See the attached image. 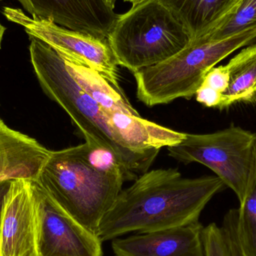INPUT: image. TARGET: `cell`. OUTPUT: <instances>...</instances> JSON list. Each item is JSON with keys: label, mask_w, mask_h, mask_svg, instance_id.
Instances as JSON below:
<instances>
[{"label": "cell", "mask_w": 256, "mask_h": 256, "mask_svg": "<svg viewBox=\"0 0 256 256\" xmlns=\"http://www.w3.org/2000/svg\"><path fill=\"white\" fill-rule=\"evenodd\" d=\"M225 186L218 176L188 178L176 168L146 172L120 192L102 219L98 236L108 242L134 232H152L195 224Z\"/></svg>", "instance_id": "cell-1"}, {"label": "cell", "mask_w": 256, "mask_h": 256, "mask_svg": "<svg viewBox=\"0 0 256 256\" xmlns=\"http://www.w3.org/2000/svg\"><path fill=\"white\" fill-rule=\"evenodd\" d=\"M129 180L116 155L86 142L50 156L36 180L64 212L94 234Z\"/></svg>", "instance_id": "cell-2"}, {"label": "cell", "mask_w": 256, "mask_h": 256, "mask_svg": "<svg viewBox=\"0 0 256 256\" xmlns=\"http://www.w3.org/2000/svg\"><path fill=\"white\" fill-rule=\"evenodd\" d=\"M30 39V58L40 87L67 112L86 142L112 150L129 180L148 171L160 150L136 152L128 148L110 128L105 111L73 79L64 58L44 42L32 36Z\"/></svg>", "instance_id": "cell-3"}, {"label": "cell", "mask_w": 256, "mask_h": 256, "mask_svg": "<svg viewBox=\"0 0 256 256\" xmlns=\"http://www.w3.org/2000/svg\"><path fill=\"white\" fill-rule=\"evenodd\" d=\"M256 39V26L221 39L203 34L164 62L132 74L138 100L148 106L194 97L208 72L220 62Z\"/></svg>", "instance_id": "cell-4"}, {"label": "cell", "mask_w": 256, "mask_h": 256, "mask_svg": "<svg viewBox=\"0 0 256 256\" xmlns=\"http://www.w3.org/2000/svg\"><path fill=\"white\" fill-rule=\"evenodd\" d=\"M108 40L118 66L134 74L174 56L190 37L160 0H144L120 14Z\"/></svg>", "instance_id": "cell-5"}, {"label": "cell", "mask_w": 256, "mask_h": 256, "mask_svg": "<svg viewBox=\"0 0 256 256\" xmlns=\"http://www.w3.org/2000/svg\"><path fill=\"white\" fill-rule=\"evenodd\" d=\"M167 148L180 162L208 167L234 191L239 202L243 200L255 158V132L232 124L212 134H186L180 143Z\"/></svg>", "instance_id": "cell-6"}, {"label": "cell", "mask_w": 256, "mask_h": 256, "mask_svg": "<svg viewBox=\"0 0 256 256\" xmlns=\"http://www.w3.org/2000/svg\"><path fill=\"white\" fill-rule=\"evenodd\" d=\"M2 14L8 20L24 27L28 36L44 42L64 60L94 69L122 91L118 84L120 66L108 39L68 30L51 20L28 16L20 8L4 7Z\"/></svg>", "instance_id": "cell-7"}, {"label": "cell", "mask_w": 256, "mask_h": 256, "mask_svg": "<svg viewBox=\"0 0 256 256\" xmlns=\"http://www.w3.org/2000/svg\"><path fill=\"white\" fill-rule=\"evenodd\" d=\"M38 256H103L102 242L60 208L36 183Z\"/></svg>", "instance_id": "cell-8"}, {"label": "cell", "mask_w": 256, "mask_h": 256, "mask_svg": "<svg viewBox=\"0 0 256 256\" xmlns=\"http://www.w3.org/2000/svg\"><path fill=\"white\" fill-rule=\"evenodd\" d=\"M38 198L36 180H12L0 226V256H38Z\"/></svg>", "instance_id": "cell-9"}, {"label": "cell", "mask_w": 256, "mask_h": 256, "mask_svg": "<svg viewBox=\"0 0 256 256\" xmlns=\"http://www.w3.org/2000/svg\"><path fill=\"white\" fill-rule=\"evenodd\" d=\"M32 18L108 39L120 14L106 0H16Z\"/></svg>", "instance_id": "cell-10"}, {"label": "cell", "mask_w": 256, "mask_h": 256, "mask_svg": "<svg viewBox=\"0 0 256 256\" xmlns=\"http://www.w3.org/2000/svg\"><path fill=\"white\" fill-rule=\"evenodd\" d=\"M200 222L112 240L116 256H206Z\"/></svg>", "instance_id": "cell-11"}, {"label": "cell", "mask_w": 256, "mask_h": 256, "mask_svg": "<svg viewBox=\"0 0 256 256\" xmlns=\"http://www.w3.org/2000/svg\"><path fill=\"white\" fill-rule=\"evenodd\" d=\"M50 154L36 138L12 129L0 118V182L37 180Z\"/></svg>", "instance_id": "cell-12"}, {"label": "cell", "mask_w": 256, "mask_h": 256, "mask_svg": "<svg viewBox=\"0 0 256 256\" xmlns=\"http://www.w3.org/2000/svg\"><path fill=\"white\" fill-rule=\"evenodd\" d=\"M108 124L117 138L136 152L160 150L180 143L186 136L156 123L122 112H106Z\"/></svg>", "instance_id": "cell-13"}, {"label": "cell", "mask_w": 256, "mask_h": 256, "mask_svg": "<svg viewBox=\"0 0 256 256\" xmlns=\"http://www.w3.org/2000/svg\"><path fill=\"white\" fill-rule=\"evenodd\" d=\"M183 24L190 40L213 28L238 0H160Z\"/></svg>", "instance_id": "cell-14"}, {"label": "cell", "mask_w": 256, "mask_h": 256, "mask_svg": "<svg viewBox=\"0 0 256 256\" xmlns=\"http://www.w3.org/2000/svg\"><path fill=\"white\" fill-rule=\"evenodd\" d=\"M66 60V67L73 79L91 98L106 112H122L140 116L132 108L124 92L112 86L100 73L84 64Z\"/></svg>", "instance_id": "cell-15"}, {"label": "cell", "mask_w": 256, "mask_h": 256, "mask_svg": "<svg viewBox=\"0 0 256 256\" xmlns=\"http://www.w3.org/2000/svg\"><path fill=\"white\" fill-rule=\"evenodd\" d=\"M228 88L222 93L220 110L237 103L256 102V44L242 50L226 64Z\"/></svg>", "instance_id": "cell-16"}, {"label": "cell", "mask_w": 256, "mask_h": 256, "mask_svg": "<svg viewBox=\"0 0 256 256\" xmlns=\"http://www.w3.org/2000/svg\"><path fill=\"white\" fill-rule=\"evenodd\" d=\"M238 232L246 256H256V150L248 189L238 208Z\"/></svg>", "instance_id": "cell-17"}, {"label": "cell", "mask_w": 256, "mask_h": 256, "mask_svg": "<svg viewBox=\"0 0 256 256\" xmlns=\"http://www.w3.org/2000/svg\"><path fill=\"white\" fill-rule=\"evenodd\" d=\"M256 26V0H238L232 12L204 34L212 38L221 39Z\"/></svg>", "instance_id": "cell-18"}, {"label": "cell", "mask_w": 256, "mask_h": 256, "mask_svg": "<svg viewBox=\"0 0 256 256\" xmlns=\"http://www.w3.org/2000/svg\"><path fill=\"white\" fill-rule=\"evenodd\" d=\"M203 243L204 256H228L224 230L214 222L204 227Z\"/></svg>", "instance_id": "cell-19"}, {"label": "cell", "mask_w": 256, "mask_h": 256, "mask_svg": "<svg viewBox=\"0 0 256 256\" xmlns=\"http://www.w3.org/2000/svg\"><path fill=\"white\" fill-rule=\"evenodd\" d=\"M221 227L225 236L228 256H246L238 232V208L228 210Z\"/></svg>", "instance_id": "cell-20"}, {"label": "cell", "mask_w": 256, "mask_h": 256, "mask_svg": "<svg viewBox=\"0 0 256 256\" xmlns=\"http://www.w3.org/2000/svg\"><path fill=\"white\" fill-rule=\"evenodd\" d=\"M230 82V74L226 66L214 67L210 69L204 76L202 85L210 87L221 94L228 88Z\"/></svg>", "instance_id": "cell-21"}, {"label": "cell", "mask_w": 256, "mask_h": 256, "mask_svg": "<svg viewBox=\"0 0 256 256\" xmlns=\"http://www.w3.org/2000/svg\"><path fill=\"white\" fill-rule=\"evenodd\" d=\"M195 96L197 102L207 108L219 109L222 102V94L204 85H201Z\"/></svg>", "instance_id": "cell-22"}, {"label": "cell", "mask_w": 256, "mask_h": 256, "mask_svg": "<svg viewBox=\"0 0 256 256\" xmlns=\"http://www.w3.org/2000/svg\"><path fill=\"white\" fill-rule=\"evenodd\" d=\"M12 180H4L0 182V226H1L2 213L6 195L8 192Z\"/></svg>", "instance_id": "cell-23"}, {"label": "cell", "mask_w": 256, "mask_h": 256, "mask_svg": "<svg viewBox=\"0 0 256 256\" xmlns=\"http://www.w3.org/2000/svg\"><path fill=\"white\" fill-rule=\"evenodd\" d=\"M6 28L3 26L1 24H0V48H1L2 40L3 36H4V32H6Z\"/></svg>", "instance_id": "cell-24"}, {"label": "cell", "mask_w": 256, "mask_h": 256, "mask_svg": "<svg viewBox=\"0 0 256 256\" xmlns=\"http://www.w3.org/2000/svg\"><path fill=\"white\" fill-rule=\"evenodd\" d=\"M126 2L131 3L132 4H138V3L142 2L144 1V0H124Z\"/></svg>", "instance_id": "cell-25"}]
</instances>
